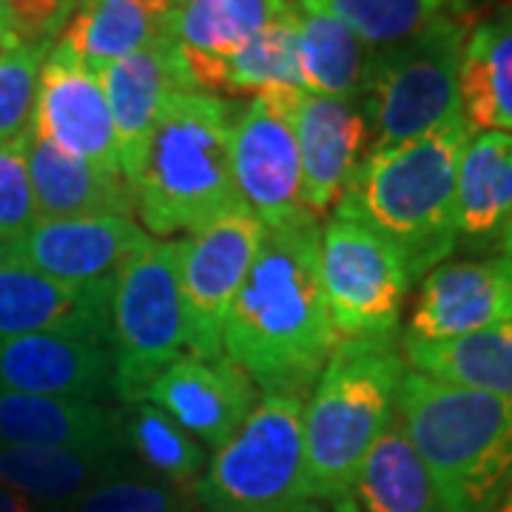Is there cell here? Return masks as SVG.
I'll return each mask as SVG.
<instances>
[{"instance_id":"8d00e7d4","label":"cell","mask_w":512,"mask_h":512,"mask_svg":"<svg viewBox=\"0 0 512 512\" xmlns=\"http://www.w3.org/2000/svg\"><path fill=\"white\" fill-rule=\"evenodd\" d=\"M0 512H43V504H37L9 487H0Z\"/></svg>"},{"instance_id":"4fadbf2b","label":"cell","mask_w":512,"mask_h":512,"mask_svg":"<svg viewBox=\"0 0 512 512\" xmlns=\"http://www.w3.org/2000/svg\"><path fill=\"white\" fill-rule=\"evenodd\" d=\"M512 322V259H456L421 276L404 339L444 342Z\"/></svg>"},{"instance_id":"f546056e","label":"cell","mask_w":512,"mask_h":512,"mask_svg":"<svg viewBox=\"0 0 512 512\" xmlns=\"http://www.w3.org/2000/svg\"><path fill=\"white\" fill-rule=\"evenodd\" d=\"M293 6V0H188L174 12L171 32L183 57L217 60L234 55Z\"/></svg>"},{"instance_id":"ba28073f","label":"cell","mask_w":512,"mask_h":512,"mask_svg":"<svg viewBox=\"0 0 512 512\" xmlns=\"http://www.w3.org/2000/svg\"><path fill=\"white\" fill-rule=\"evenodd\" d=\"M180 262L183 239H154L114 279V399L123 404L146 402L154 379L188 353Z\"/></svg>"},{"instance_id":"6da1fadb","label":"cell","mask_w":512,"mask_h":512,"mask_svg":"<svg viewBox=\"0 0 512 512\" xmlns=\"http://www.w3.org/2000/svg\"><path fill=\"white\" fill-rule=\"evenodd\" d=\"M319 239L322 220L316 217L265 228L225 319L222 356L242 367L262 393L305 399L342 342L319 279Z\"/></svg>"},{"instance_id":"484cf974","label":"cell","mask_w":512,"mask_h":512,"mask_svg":"<svg viewBox=\"0 0 512 512\" xmlns=\"http://www.w3.org/2000/svg\"><path fill=\"white\" fill-rule=\"evenodd\" d=\"M171 18L174 12L151 0H80L57 40L100 74L114 60L174 35Z\"/></svg>"},{"instance_id":"7a4b0ae2","label":"cell","mask_w":512,"mask_h":512,"mask_svg":"<svg viewBox=\"0 0 512 512\" xmlns=\"http://www.w3.org/2000/svg\"><path fill=\"white\" fill-rule=\"evenodd\" d=\"M237 111L220 94L180 89L165 100L128 185L146 234H197L222 214L245 208L231 171Z\"/></svg>"},{"instance_id":"83f0119b","label":"cell","mask_w":512,"mask_h":512,"mask_svg":"<svg viewBox=\"0 0 512 512\" xmlns=\"http://www.w3.org/2000/svg\"><path fill=\"white\" fill-rule=\"evenodd\" d=\"M407 370L436 382L512 399V322L444 342L402 339Z\"/></svg>"},{"instance_id":"277c9868","label":"cell","mask_w":512,"mask_h":512,"mask_svg":"<svg viewBox=\"0 0 512 512\" xmlns=\"http://www.w3.org/2000/svg\"><path fill=\"white\" fill-rule=\"evenodd\" d=\"M396 416L444 512H490L512 487V399L407 370Z\"/></svg>"},{"instance_id":"44dd1931","label":"cell","mask_w":512,"mask_h":512,"mask_svg":"<svg viewBox=\"0 0 512 512\" xmlns=\"http://www.w3.org/2000/svg\"><path fill=\"white\" fill-rule=\"evenodd\" d=\"M0 444L126 450L123 410L100 402L35 396L0 387Z\"/></svg>"},{"instance_id":"74e56055","label":"cell","mask_w":512,"mask_h":512,"mask_svg":"<svg viewBox=\"0 0 512 512\" xmlns=\"http://www.w3.org/2000/svg\"><path fill=\"white\" fill-rule=\"evenodd\" d=\"M12 43H18V35H15V26H12V15L6 9V3L0 0V52L9 49Z\"/></svg>"},{"instance_id":"8992f818","label":"cell","mask_w":512,"mask_h":512,"mask_svg":"<svg viewBox=\"0 0 512 512\" xmlns=\"http://www.w3.org/2000/svg\"><path fill=\"white\" fill-rule=\"evenodd\" d=\"M305 399L262 393L237 433L217 447L197 478L205 512H285L311 501L305 481Z\"/></svg>"},{"instance_id":"4316f807","label":"cell","mask_w":512,"mask_h":512,"mask_svg":"<svg viewBox=\"0 0 512 512\" xmlns=\"http://www.w3.org/2000/svg\"><path fill=\"white\" fill-rule=\"evenodd\" d=\"M296 60L302 92L336 100H362L376 52L345 23L316 9L296 6Z\"/></svg>"},{"instance_id":"9c48e42d","label":"cell","mask_w":512,"mask_h":512,"mask_svg":"<svg viewBox=\"0 0 512 512\" xmlns=\"http://www.w3.org/2000/svg\"><path fill=\"white\" fill-rule=\"evenodd\" d=\"M319 279L339 339L396 336L413 279L404 256L382 234L333 214L322 225Z\"/></svg>"},{"instance_id":"7c38bea8","label":"cell","mask_w":512,"mask_h":512,"mask_svg":"<svg viewBox=\"0 0 512 512\" xmlns=\"http://www.w3.org/2000/svg\"><path fill=\"white\" fill-rule=\"evenodd\" d=\"M32 134L69 157L123 171L100 74L60 40L40 69Z\"/></svg>"},{"instance_id":"f6af8a7d","label":"cell","mask_w":512,"mask_h":512,"mask_svg":"<svg viewBox=\"0 0 512 512\" xmlns=\"http://www.w3.org/2000/svg\"><path fill=\"white\" fill-rule=\"evenodd\" d=\"M293 3H296V0H293Z\"/></svg>"},{"instance_id":"7bdbcfd3","label":"cell","mask_w":512,"mask_h":512,"mask_svg":"<svg viewBox=\"0 0 512 512\" xmlns=\"http://www.w3.org/2000/svg\"><path fill=\"white\" fill-rule=\"evenodd\" d=\"M285 512H328L325 507H319L316 501H305V504H296V507H291V510Z\"/></svg>"},{"instance_id":"e0dca14e","label":"cell","mask_w":512,"mask_h":512,"mask_svg":"<svg viewBox=\"0 0 512 512\" xmlns=\"http://www.w3.org/2000/svg\"><path fill=\"white\" fill-rule=\"evenodd\" d=\"M146 402L160 407L202 447H222L259 402V387L231 359L183 353L148 387Z\"/></svg>"},{"instance_id":"30bf717a","label":"cell","mask_w":512,"mask_h":512,"mask_svg":"<svg viewBox=\"0 0 512 512\" xmlns=\"http://www.w3.org/2000/svg\"><path fill=\"white\" fill-rule=\"evenodd\" d=\"M299 89L254 94L234 117L231 171L239 202L265 228L313 217L305 205L302 163L291 126V97Z\"/></svg>"},{"instance_id":"d6986e66","label":"cell","mask_w":512,"mask_h":512,"mask_svg":"<svg viewBox=\"0 0 512 512\" xmlns=\"http://www.w3.org/2000/svg\"><path fill=\"white\" fill-rule=\"evenodd\" d=\"M109 100L111 123L117 134L120 168L131 177L151 126L157 123L165 100L180 89H197L185 69L180 43L171 37L154 40L134 55L120 57L100 72Z\"/></svg>"},{"instance_id":"ac0fdd59","label":"cell","mask_w":512,"mask_h":512,"mask_svg":"<svg viewBox=\"0 0 512 512\" xmlns=\"http://www.w3.org/2000/svg\"><path fill=\"white\" fill-rule=\"evenodd\" d=\"M114 282L66 285L0 245V339L92 330L111 336Z\"/></svg>"},{"instance_id":"603a6c76","label":"cell","mask_w":512,"mask_h":512,"mask_svg":"<svg viewBox=\"0 0 512 512\" xmlns=\"http://www.w3.org/2000/svg\"><path fill=\"white\" fill-rule=\"evenodd\" d=\"M456 242L490 245L512 222V134L473 131L456 171Z\"/></svg>"},{"instance_id":"7402d4cb","label":"cell","mask_w":512,"mask_h":512,"mask_svg":"<svg viewBox=\"0 0 512 512\" xmlns=\"http://www.w3.org/2000/svg\"><path fill=\"white\" fill-rule=\"evenodd\" d=\"M134 470L128 450L0 444V487L23 493L43 507L66 504L74 495Z\"/></svg>"},{"instance_id":"ffe728a7","label":"cell","mask_w":512,"mask_h":512,"mask_svg":"<svg viewBox=\"0 0 512 512\" xmlns=\"http://www.w3.org/2000/svg\"><path fill=\"white\" fill-rule=\"evenodd\" d=\"M29 177L37 202V220L74 217H137L134 191L123 171L69 157L29 134Z\"/></svg>"},{"instance_id":"d590c367","label":"cell","mask_w":512,"mask_h":512,"mask_svg":"<svg viewBox=\"0 0 512 512\" xmlns=\"http://www.w3.org/2000/svg\"><path fill=\"white\" fill-rule=\"evenodd\" d=\"M18 40H49L55 43L72 20L80 0H3Z\"/></svg>"},{"instance_id":"3957f363","label":"cell","mask_w":512,"mask_h":512,"mask_svg":"<svg viewBox=\"0 0 512 512\" xmlns=\"http://www.w3.org/2000/svg\"><path fill=\"white\" fill-rule=\"evenodd\" d=\"M473 134L458 114L419 140L370 151L333 214L365 222L404 256L416 282L456 248V171Z\"/></svg>"},{"instance_id":"e575fe53","label":"cell","mask_w":512,"mask_h":512,"mask_svg":"<svg viewBox=\"0 0 512 512\" xmlns=\"http://www.w3.org/2000/svg\"><path fill=\"white\" fill-rule=\"evenodd\" d=\"M29 134L18 143L0 146V245L15 242L37 222V202L26 160Z\"/></svg>"},{"instance_id":"ab89813d","label":"cell","mask_w":512,"mask_h":512,"mask_svg":"<svg viewBox=\"0 0 512 512\" xmlns=\"http://www.w3.org/2000/svg\"><path fill=\"white\" fill-rule=\"evenodd\" d=\"M333 512H359V507H356V501L350 495H345V498L333 501Z\"/></svg>"},{"instance_id":"4dcf8cb0","label":"cell","mask_w":512,"mask_h":512,"mask_svg":"<svg viewBox=\"0 0 512 512\" xmlns=\"http://www.w3.org/2000/svg\"><path fill=\"white\" fill-rule=\"evenodd\" d=\"M123 444L151 476L177 487H194L208 456L194 436H188L160 407L148 402L126 404L123 410Z\"/></svg>"},{"instance_id":"f35d334b","label":"cell","mask_w":512,"mask_h":512,"mask_svg":"<svg viewBox=\"0 0 512 512\" xmlns=\"http://www.w3.org/2000/svg\"><path fill=\"white\" fill-rule=\"evenodd\" d=\"M450 6L456 9L458 15H464V18L478 20L476 18V0H450Z\"/></svg>"},{"instance_id":"5bb4252c","label":"cell","mask_w":512,"mask_h":512,"mask_svg":"<svg viewBox=\"0 0 512 512\" xmlns=\"http://www.w3.org/2000/svg\"><path fill=\"white\" fill-rule=\"evenodd\" d=\"M0 387L35 396L103 402L114 396L111 336L66 330L0 339Z\"/></svg>"},{"instance_id":"836d02e7","label":"cell","mask_w":512,"mask_h":512,"mask_svg":"<svg viewBox=\"0 0 512 512\" xmlns=\"http://www.w3.org/2000/svg\"><path fill=\"white\" fill-rule=\"evenodd\" d=\"M52 46L49 40H18L0 52V146L32 131L37 80Z\"/></svg>"},{"instance_id":"8fae6325","label":"cell","mask_w":512,"mask_h":512,"mask_svg":"<svg viewBox=\"0 0 512 512\" xmlns=\"http://www.w3.org/2000/svg\"><path fill=\"white\" fill-rule=\"evenodd\" d=\"M262 222L248 208L222 214L191 239H183L180 288H183L188 353L200 359L222 356V330L245 276L254 265Z\"/></svg>"},{"instance_id":"52a82bcc","label":"cell","mask_w":512,"mask_h":512,"mask_svg":"<svg viewBox=\"0 0 512 512\" xmlns=\"http://www.w3.org/2000/svg\"><path fill=\"white\" fill-rule=\"evenodd\" d=\"M473 23L447 12L419 35L376 52L370 86L362 97L370 151L419 140L461 114L458 69Z\"/></svg>"},{"instance_id":"1f68e13d","label":"cell","mask_w":512,"mask_h":512,"mask_svg":"<svg viewBox=\"0 0 512 512\" xmlns=\"http://www.w3.org/2000/svg\"><path fill=\"white\" fill-rule=\"evenodd\" d=\"M296 6L345 23L373 52L399 46L441 15L456 12L450 0H296Z\"/></svg>"},{"instance_id":"cb8c5ba5","label":"cell","mask_w":512,"mask_h":512,"mask_svg":"<svg viewBox=\"0 0 512 512\" xmlns=\"http://www.w3.org/2000/svg\"><path fill=\"white\" fill-rule=\"evenodd\" d=\"M458 103L473 131L512 134V6L470 26L458 69Z\"/></svg>"},{"instance_id":"60d3db41","label":"cell","mask_w":512,"mask_h":512,"mask_svg":"<svg viewBox=\"0 0 512 512\" xmlns=\"http://www.w3.org/2000/svg\"><path fill=\"white\" fill-rule=\"evenodd\" d=\"M498 242H501V251H504V256H510L512 259V222L504 228V234H501Z\"/></svg>"},{"instance_id":"2e32d148","label":"cell","mask_w":512,"mask_h":512,"mask_svg":"<svg viewBox=\"0 0 512 512\" xmlns=\"http://www.w3.org/2000/svg\"><path fill=\"white\" fill-rule=\"evenodd\" d=\"M154 242L137 220L128 217H74L37 220L23 237L6 248L66 285L114 282L140 251Z\"/></svg>"},{"instance_id":"f1b7e54d","label":"cell","mask_w":512,"mask_h":512,"mask_svg":"<svg viewBox=\"0 0 512 512\" xmlns=\"http://www.w3.org/2000/svg\"><path fill=\"white\" fill-rule=\"evenodd\" d=\"M350 498L359 512H444L430 473L407 439L399 416L370 447Z\"/></svg>"},{"instance_id":"b9f144b4","label":"cell","mask_w":512,"mask_h":512,"mask_svg":"<svg viewBox=\"0 0 512 512\" xmlns=\"http://www.w3.org/2000/svg\"><path fill=\"white\" fill-rule=\"evenodd\" d=\"M490 512H512V487L507 490V493L501 495V498H498V504H495Z\"/></svg>"},{"instance_id":"ee69618b","label":"cell","mask_w":512,"mask_h":512,"mask_svg":"<svg viewBox=\"0 0 512 512\" xmlns=\"http://www.w3.org/2000/svg\"><path fill=\"white\" fill-rule=\"evenodd\" d=\"M151 3H157V6H163V9H168V12H177L183 3H188V0H151Z\"/></svg>"},{"instance_id":"9a60e30c","label":"cell","mask_w":512,"mask_h":512,"mask_svg":"<svg viewBox=\"0 0 512 512\" xmlns=\"http://www.w3.org/2000/svg\"><path fill=\"white\" fill-rule=\"evenodd\" d=\"M291 126L302 163L305 205L316 220L333 211L370 151L362 100L293 92Z\"/></svg>"},{"instance_id":"5b68a950","label":"cell","mask_w":512,"mask_h":512,"mask_svg":"<svg viewBox=\"0 0 512 512\" xmlns=\"http://www.w3.org/2000/svg\"><path fill=\"white\" fill-rule=\"evenodd\" d=\"M407 365L396 336L342 339L305 399V481L311 501L353 490L370 447L396 419Z\"/></svg>"},{"instance_id":"d6a6232c","label":"cell","mask_w":512,"mask_h":512,"mask_svg":"<svg viewBox=\"0 0 512 512\" xmlns=\"http://www.w3.org/2000/svg\"><path fill=\"white\" fill-rule=\"evenodd\" d=\"M194 507V490L134 470L74 495L66 504L43 507V512H194Z\"/></svg>"},{"instance_id":"d4e9b609","label":"cell","mask_w":512,"mask_h":512,"mask_svg":"<svg viewBox=\"0 0 512 512\" xmlns=\"http://www.w3.org/2000/svg\"><path fill=\"white\" fill-rule=\"evenodd\" d=\"M185 60L194 86L211 94H262L302 89L296 60V6L271 20L234 55L217 60Z\"/></svg>"}]
</instances>
